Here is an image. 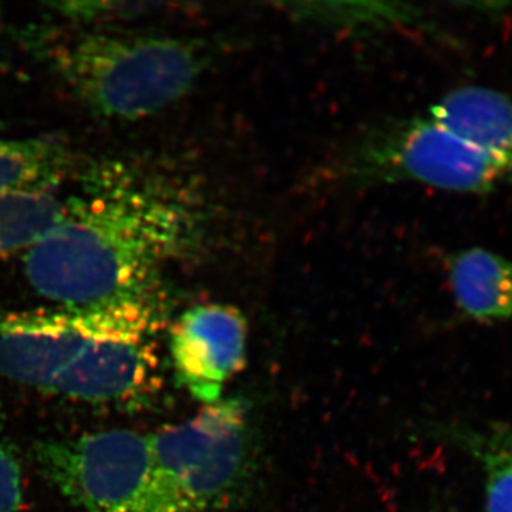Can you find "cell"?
<instances>
[{
  "label": "cell",
  "mask_w": 512,
  "mask_h": 512,
  "mask_svg": "<svg viewBox=\"0 0 512 512\" xmlns=\"http://www.w3.org/2000/svg\"><path fill=\"white\" fill-rule=\"evenodd\" d=\"M201 217L174 178L126 160L94 163L80 174L59 222L26 252V279L66 309L160 292L161 269L191 251Z\"/></svg>",
  "instance_id": "1"
},
{
  "label": "cell",
  "mask_w": 512,
  "mask_h": 512,
  "mask_svg": "<svg viewBox=\"0 0 512 512\" xmlns=\"http://www.w3.org/2000/svg\"><path fill=\"white\" fill-rule=\"evenodd\" d=\"M164 326L163 291L96 308H0V375L79 402H146L160 387Z\"/></svg>",
  "instance_id": "2"
},
{
  "label": "cell",
  "mask_w": 512,
  "mask_h": 512,
  "mask_svg": "<svg viewBox=\"0 0 512 512\" xmlns=\"http://www.w3.org/2000/svg\"><path fill=\"white\" fill-rule=\"evenodd\" d=\"M50 69L93 114L147 119L184 99L208 63L188 37L79 28L42 42Z\"/></svg>",
  "instance_id": "3"
},
{
  "label": "cell",
  "mask_w": 512,
  "mask_h": 512,
  "mask_svg": "<svg viewBox=\"0 0 512 512\" xmlns=\"http://www.w3.org/2000/svg\"><path fill=\"white\" fill-rule=\"evenodd\" d=\"M150 439L170 512H231L244 497L254 456L245 400L221 399Z\"/></svg>",
  "instance_id": "4"
},
{
  "label": "cell",
  "mask_w": 512,
  "mask_h": 512,
  "mask_svg": "<svg viewBox=\"0 0 512 512\" xmlns=\"http://www.w3.org/2000/svg\"><path fill=\"white\" fill-rule=\"evenodd\" d=\"M36 460L80 512H170L150 436L109 430L46 441Z\"/></svg>",
  "instance_id": "5"
},
{
  "label": "cell",
  "mask_w": 512,
  "mask_h": 512,
  "mask_svg": "<svg viewBox=\"0 0 512 512\" xmlns=\"http://www.w3.org/2000/svg\"><path fill=\"white\" fill-rule=\"evenodd\" d=\"M350 161V173L367 181H407L464 194L512 183L510 167L427 116L370 138Z\"/></svg>",
  "instance_id": "6"
},
{
  "label": "cell",
  "mask_w": 512,
  "mask_h": 512,
  "mask_svg": "<svg viewBox=\"0 0 512 512\" xmlns=\"http://www.w3.org/2000/svg\"><path fill=\"white\" fill-rule=\"evenodd\" d=\"M247 338V320L237 308L208 303L188 309L171 329L177 382L205 406L220 402L225 384L245 365Z\"/></svg>",
  "instance_id": "7"
},
{
  "label": "cell",
  "mask_w": 512,
  "mask_h": 512,
  "mask_svg": "<svg viewBox=\"0 0 512 512\" xmlns=\"http://www.w3.org/2000/svg\"><path fill=\"white\" fill-rule=\"evenodd\" d=\"M427 117L512 170L510 97L488 87H460L436 101Z\"/></svg>",
  "instance_id": "8"
},
{
  "label": "cell",
  "mask_w": 512,
  "mask_h": 512,
  "mask_svg": "<svg viewBox=\"0 0 512 512\" xmlns=\"http://www.w3.org/2000/svg\"><path fill=\"white\" fill-rule=\"evenodd\" d=\"M458 308L481 323L512 319V262L483 248L458 252L448 262Z\"/></svg>",
  "instance_id": "9"
},
{
  "label": "cell",
  "mask_w": 512,
  "mask_h": 512,
  "mask_svg": "<svg viewBox=\"0 0 512 512\" xmlns=\"http://www.w3.org/2000/svg\"><path fill=\"white\" fill-rule=\"evenodd\" d=\"M70 170L72 158L59 141L0 140V197L23 191L56 190Z\"/></svg>",
  "instance_id": "10"
},
{
  "label": "cell",
  "mask_w": 512,
  "mask_h": 512,
  "mask_svg": "<svg viewBox=\"0 0 512 512\" xmlns=\"http://www.w3.org/2000/svg\"><path fill=\"white\" fill-rule=\"evenodd\" d=\"M56 190L16 192L0 197V259L28 252L50 231L64 211Z\"/></svg>",
  "instance_id": "11"
},
{
  "label": "cell",
  "mask_w": 512,
  "mask_h": 512,
  "mask_svg": "<svg viewBox=\"0 0 512 512\" xmlns=\"http://www.w3.org/2000/svg\"><path fill=\"white\" fill-rule=\"evenodd\" d=\"M470 444L483 466L487 512H512V427H490Z\"/></svg>",
  "instance_id": "12"
},
{
  "label": "cell",
  "mask_w": 512,
  "mask_h": 512,
  "mask_svg": "<svg viewBox=\"0 0 512 512\" xmlns=\"http://www.w3.org/2000/svg\"><path fill=\"white\" fill-rule=\"evenodd\" d=\"M295 15L323 25L346 26V28H377L394 25L397 22H412L414 12L400 5H293Z\"/></svg>",
  "instance_id": "13"
},
{
  "label": "cell",
  "mask_w": 512,
  "mask_h": 512,
  "mask_svg": "<svg viewBox=\"0 0 512 512\" xmlns=\"http://www.w3.org/2000/svg\"><path fill=\"white\" fill-rule=\"evenodd\" d=\"M50 6L67 22L89 29H103L109 23L131 22L161 8L156 3L140 2H59Z\"/></svg>",
  "instance_id": "14"
},
{
  "label": "cell",
  "mask_w": 512,
  "mask_h": 512,
  "mask_svg": "<svg viewBox=\"0 0 512 512\" xmlns=\"http://www.w3.org/2000/svg\"><path fill=\"white\" fill-rule=\"evenodd\" d=\"M22 500V468L18 454L0 423V512H19Z\"/></svg>",
  "instance_id": "15"
}]
</instances>
